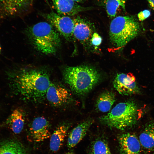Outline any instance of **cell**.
I'll return each mask as SVG.
<instances>
[{
	"label": "cell",
	"instance_id": "ba28073f",
	"mask_svg": "<svg viewBox=\"0 0 154 154\" xmlns=\"http://www.w3.org/2000/svg\"><path fill=\"white\" fill-rule=\"evenodd\" d=\"M120 154H143V153L138 137L133 133H128L118 137Z\"/></svg>",
	"mask_w": 154,
	"mask_h": 154
},
{
	"label": "cell",
	"instance_id": "7402d4cb",
	"mask_svg": "<svg viewBox=\"0 0 154 154\" xmlns=\"http://www.w3.org/2000/svg\"><path fill=\"white\" fill-rule=\"evenodd\" d=\"M102 41V37L96 33H94L91 40L92 44L94 46H98L101 44Z\"/></svg>",
	"mask_w": 154,
	"mask_h": 154
},
{
	"label": "cell",
	"instance_id": "44dd1931",
	"mask_svg": "<svg viewBox=\"0 0 154 154\" xmlns=\"http://www.w3.org/2000/svg\"><path fill=\"white\" fill-rule=\"evenodd\" d=\"M90 154H111L106 141L103 139H97L93 143Z\"/></svg>",
	"mask_w": 154,
	"mask_h": 154
},
{
	"label": "cell",
	"instance_id": "3957f363",
	"mask_svg": "<svg viewBox=\"0 0 154 154\" xmlns=\"http://www.w3.org/2000/svg\"><path fill=\"white\" fill-rule=\"evenodd\" d=\"M27 33L35 48L42 53L55 54L60 46L59 33L48 23L39 22L29 27Z\"/></svg>",
	"mask_w": 154,
	"mask_h": 154
},
{
	"label": "cell",
	"instance_id": "2e32d148",
	"mask_svg": "<svg viewBox=\"0 0 154 154\" xmlns=\"http://www.w3.org/2000/svg\"><path fill=\"white\" fill-rule=\"evenodd\" d=\"M25 116L22 110L15 109L7 119L5 123L15 134L20 133L24 127Z\"/></svg>",
	"mask_w": 154,
	"mask_h": 154
},
{
	"label": "cell",
	"instance_id": "cb8c5ba5",
	"mask_svg": "<svg viewBox=\"0 0 154 154\" xmlns=\"http://www.w3.org/2000/svg\"><path fill=\"white\" fill-rule=\"evenodd\" d=\"M150 7L154 11V0H147Z\"/></svg>",
	"mask_w": 154,
	"mask_h": 154
},
{
	"label": "cell",
	"instance_id": "277c9868",
	"mask_svg": "<svg viewBox=\"0 0 154 154\" xmlns=\"http://www.w3.org/2000/svg\"><path fill=\"white\" fill-rule=\"evenodd\" d=\"M139 113L136 104L130 100L118 103L100 120L109 127L124 130L136 124Z\"/></svg>",
	"mask_w": 154,
	"mask_h": 154
},
{
	"label": "cell",
	"instance_id": "5bb4252c",
	"mask_svg": "<svg viewBox=\"0 0 154 154\" xmlns=\"http://www.w3.org/2000/svg\"><path fill=\"white\" fill-rule=\"evenodd\" d=\"M138 137L143 152L154 154V121L147 123Z\"/></svg>",
	"mask_w": 154,
	"mask_h": 154
},
{
	"label": "cell",
	"instance_id": "8fae6325",
	"mask_svg": "<svg viewBox=\"0 0 154 154\" xmlns=\"http://www.w3.org/2000/svg\"><path fill=\"white\" fill-rule=\"evenodd\" d=\"M50 124L48 121L43 117L35 118L29 129L30 135L36 142L42 141L50 136Z\"/></svg>",
	"mask_w": 154,
	"mask_h": 154
},
{
	"label": "cell",
	"instance_id": "7c38bea8",
	"mask_svg": "<svg viewBox=\"0 0 154 154\" xmlns=\"http://www.w3.org/2000/svg\"><path fill=\"white\" fill-rule=\"evenodd\" d=\"M33 0H0V16L15 14L27 9Z\"/></svg>",
	"mask_w": 154,
	"mask_h": 154
},
{
	"label": "cell",
	"instance_id": "d4e9b609",
	"mask_svg": "<svg viewBox=\"0 0 154 154\" xmlns=\"http://www.w3.org/2000/svg\"><path fill=\"white\" fill-rule=\"evenodd\" d=\"M75 2L77 3H81L83 1H84L85 0H73Z\"/></svg>",
	"mask_w": 154,
	"mask_h": 154
},
{
	"label": "cell",
	"instance_id": "603a6c76",
	"mask_svg": "<svg viewBox=\"0 0 154 154\" xmlns=\"http://www.w3.org/2000/svg\"><path fill=\"white\" fill-rule=\"evenodd\" d=\"M151 15L150 11L148 10H145L139 12L137 17L139 20L142 21L148 18Z\"/></svg>",
	"mask_w": 154,
	"mask_h": 154
},
{
	"label": "cell",
	"instance_id": "9c48e42d",
	"mask_svg": "<svg viewBox=\"0 0 154 154\" xmlns=\"http://www.w3.org/2000/svg\"><path fill=\"white\" fill-rule=\"evenodd\" d=\"M73 19L74 24L73 36L74 37L84 45L91 42L94 30L92 24L79 17Z\"/></svg>",
	"mask_w": 154,
	"mask_h": 154
},
{
	"label": "cell",
	"instance_id": "7a4b0ae2",
	"mask_svg": "<svg viewBox=\"0 0 154 154\" xmlns=\"http://www.w3.org/2000/svg\"><path fill=\"white\" fill-rule=\"evenodd\" d=\"M63 74L65 82L72 90L80 96L90 92L101 78L96 68L88 66H67L64 69Z\"/></svg>",
	"mask_w": 154,
	"mask_h": 154
},
{
	"label": "cell",
	"instance_id": "30bf717a",
	"mask_svg": "<svg viewBox=\"0 0 154 154\" xmlns=\"http://www.w3.org/2000/svg\"><path fill=\"white\" fill-rule=\"evenodd\" d=\"M68 90L63 86L51 83L47 90L46 98L51 105L60 106L67 103L70 98Z\"/></svg>",
	"mask_w": 154,
	"mask_h": 154
},
{
	"label": "cell",
	"instance_id": "ac0fdd59",
	"mask_svg": "<svg viewBox=\"0 0 154 154\" xmlns=\"http://www.w3.org/2000/svg\"><path fill=\"white\" fill-rule=\"evenodd\" d=\"M69 126L66 124L59 125L51 135L50 142V150L53 152L58 151L62 146Z\"/></svg>",
	"mask_w": 154,
	"mask_h": 154
},
{
	"label": "cell",
	"instance_id": "4316f807",
	"mask_svg": "<svg viewBox=\"0 0 154 154\" xmlns=\"http://www.w3.org/2000/svg\"><path fill=\"white\" fill-rule=\"evenodd\" d=\"M1 46L0 45V52H1Z\"/></svg>",
	"mask_w": 154,
	"mask_h": 154
},
{
	"label": "cell",
	"instance_id": "8992f818",
	"mask_svg": "<svg viewBox=\"0 0 154 154\" xmlns=\"http://www.w3.org/2000/svg\"><path fill=\"white\" fill-rule=\"evenodd\" d=\"M44 15L59 34L67 40L71 39L73 36L74 26L73 19L68 16L60 15L54 12Z\"/></svg>",
	"mask_w": 154,
	"mask_h": 154
},
{
	"label": "cell",
	"instance_id": "9a60e30c",
	"mask_svg": "<svg viewBox=\"0 0 154 154\" xmlns=\"http://www.w3.org/2000/svg\"><path fill=\"white\" fill-rule=\"evenodd\" d=\"M93 122L92 119H87L79 124L72 130L67 140L68 147H74L83 139Z\"/></svg>",
	"mask_w": 154,
	"mask_h": 154
},
{
	"label": "cell",
	"instance_id": "5b68a950",
	"mask_svg": "<svg viewBox=\"0 0 154 154\" xmlns=\"http://www.w3.org/2000/svg\"><path fill=\"white\" fill-rule=\"evenodd\" d=\"M141 30L139 23L133 16H118L110 24L111 42L116 49L120 50L138 36Z\"/></svg>",
	"mask_w": 154,
	"mask_h": 154
},
{
	"label": "cell",
	"instance_id": "e0dca14e",
	"mask_svg": "<svg viewBox=\"0 0 154 154\" xmlns=\"http://www.w3.org/2000/svg\"><path fill=\"white\" fill-rule=\"evenodd\" d=\"M0 154H28L24 146L19 141L9 139L0 142Z\"/></svg>",
	"mask_w": 154,
	"mask_h": 154
},
{
	"label": "cell",
	"instance_id": "484cf974",
	"mask_svg": "<svg viewBox=\"0 0 154 154\" xmlns=\"http://www.w3.org/2000/svg\"><path fill=\"white\" fill-rule=\"evenodd\" d=\"M64 154H74V153L72 152H68Z\"/></svg>",
	"mask_w": 154,
	"mask_h": 154
},
{
	"label": "cell",
	"instance_id": "52a82bcc",
	"mask_svg": "<svg viewBox=\"0 0 154 154\" xmlns=\"http://www.w3.org/2000/svg\"><path fill=\"white\" fill-rule=\"evenodd\" d=\"M113 84L115 89L122 95L129 96L140 92L135 78L131 73L118 74L114 80Z\"/></svg>",
	"mask_w": 154,
	"mask_h": 154
},
{
	"label": "cell",
	"instance_id": "4fadbf2b",
	"mask_svg": "<svg viewBox=\"0 0 154 154\" xmlns=\"http://www.w3.org/2000/svg\"><path fill=\"white\" fill-rule=\"evenodd\" d=\"M57 13L65 16H72L91 8L82 6L73 0H51Z\"/></svg>",
	"mask_w": 154,
	"mask_h": 154
},
{
	"label": "cell",
	"instance_id": "d6986e66",
	"mask_svg": "<svg viewBox=\"0 0 154 154\" xmlns=\"http://www.w3.org/2000/svg\"><path fill=\"white\" fill-rule=\"evenodd\" d=\"M98 5L104 8L111 18L115 17L120 9L125 10L126 0H96Z\"/></svg>",
	"mask_w": 154,
	"mask_h": 154
},
{
	"label": "cell",
	"instance_id": "6da1fadb",
	"mask_svg": "<svg viewBox=\"0 0 154 154\" xmlns=\"http://www.w3.org/2000/svg\"><path fill=\"white\" fill-rule=\"evenodd\" d=\"M13 85L17 93L26 100L35 102L46 98L50 84L49 74L42 69L24 68L14 76Z\"/></svg>",
	"mask_w": 154,
	"mask_h": 154
},
{
	"label": "cell",
	"instance_id": "ffe728a7",
	"mask_svg": "<svg viewBox=\"0 0 154 154\" xmlns=\"http://www.w3.org/2000/svg\"><path fill=\"white\" fill-rule=\"evenodd\" d=\"M115 101V94L113 92L105 91L98 98L95 106L96 108L101 112H107L110 110Z\"/></svg>",
	"mask_w": 154,
	"mask_h": 154
}]
</instances>
